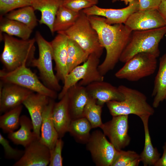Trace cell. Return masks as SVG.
I'll list each match as a JSON object with an SVG mask.
<instances>
[{"mask_svg":"<svg viewBox=\"0 0 166 166\" xmlns=\"http://www.w3.org/2000/svg\"><path fill=\"white\" fill-rule=\"evenodd\" d=\"M35 10L32 6H26L10 12L5 18L22 22L33 30L37 25Z\"/></svg>","mask_w":166,"mask_h":166,"instance_id":"f546056e","label":"cell"},{"mask_svg":"<svg viewBox=\"0 0 166 166\" xmlns=\"http://www.w3.org/2000/svg\"><path fill=\"white\" fill-rule=\"evenodd\" d=\"M67 93L72 120L82 117L84 109L89 97L85 86L78 83L70 87Z\"/></svg>","mask_w":166,"mask_h":166,"instance_id":"ffe728a7","label":"cell"},{"mask_svg":"<svg viewBox=\"0 0 166 166\" xmlns=\"http://www.w3.org/2000/svg\"><path fill=\"white\" fill-rule=\"evenodd\" d=\"M23 106H18L5 113L0 117V128L5 133L15 131L20 126V115Z\"/></svg>","mask_w":166,"mask_h":166,"instance_id":"4dcf8cb0","label":"cell"},{"mask_svg":"<svg viewBox=\"0 0 166 166\" xmlns=\"http://www.w3.org/2000/svg\"><path fill=\"white\" fill-rule=\"evenodd\" d=\"M50 99L47 96L34 92L22 104L29 112L33 126V131L38 139L40 138L42 115Z\"/></svg>","mask_w":166,"mask_h":166,"instance_id":"e0dca14e","label":"cell"},{"mask_svg":"<svg viewBox=\"0 0 166 166\" xmlns=\"http://www.w3.org/2000/svg\"><path fill=\"white\" fill-rule=\"evenodd\" d=\"M61 32L76 42L89 55L94 54L100 58L103 54L104 48L100 43L97 32L92 26L88 16L82 10L75 24Z\"/></svg>","mask_w":166,"mask_h":166,"instance_id":"5b68a950","label":"cell"},{"mask_svg":"<svg viewBox=\"0 0 166 166\" xmlns=\"http://www.w3.org/2000/svg\"><path fill=\"white\" fill-rule=\"evenodd\" d=\"M118 88L124 99L121 101H110L106 103L113 117L133 114L140 118L154 113V109L147 102V97L143 93L124 85H120Z\"/></svg>","mask_w":166,"mask_h":166,"instance_id":"277c9868","label":"cell"},{"mask_svg":"<svg viewBox=\"0 0 166 166\" xmlns=\"http://www.w3.org/2000/svg\"><path fill=\"white\" fill-rule=\"evenodd\" d=\"M33 0H0V17L17 9L32 6Z\"/></svg>","mask_w":166,"mask_h":166,"instance_id":"836d02e7","label":"cell"},{"mask_svg":"<svg viewBox=\"0 0 166 166\" xmlns=\"http://www.w3.org/2000/svg\"><path fill=\"white\" fill-rule=\"evenodd\" d=\"M134 0H120L121 1H123L124 2L126 5H127L130 2H133Z\"/></svg>","mask_w":166,"mask_h":166,"instance_id":"60d3db41","label":"cell"},{"mask_svg":"<svg viewBox=\"0 0 166 166\" xmlns=\"http://www.w3.org/2000/svg\"><path fill=\"white\" fill-rule=\"evenodd\" d=\"M0 112L5 113L23 104L34 92L17 85L0 81Z\"/></svg>","mask_w":166,"mask_h":166,"instance_id":"5bb4252c","label":"cell"},{"mask_svg":"<svg viewBox=\"0 0 166 166\" xmlns=\"http://www.w3.org/2000/svg\"><path fill=\"white\" fill-rule=\"evenodd\" d=\"M166 34V26L145 30L132 31L119 61L125 63L140 53H150L156 58L160 54L159 44Z\"/></svg>","mask_w":166,"mask_h":166,"instance_id":"3957f363","label":"cell"},{"mask_svg":"<svg viewBox=\"0 0 166 166\" xmlns=\"http://www.w3.org/2000/svg\"><path fill=\"white\" fill-rule=\"evenodd\" d=\"M63 0H33L32 6L35 10L41 13L39 21L41 24L46 25L53 34V27L56 14L62 5Z\"/></svg>","mask_w":166,"mask_h":166,"instance_id":"7402d4cb","label":"cell"},{"mask_svg":"<svg viewBox=\"0 0 166 166\" xmlns=\"http://www.w3.org/2000/svg\"><path fill=\"white\" fill-rule=\"evenodd\" d=\"M20 126L18 130L8 133V138L14 144L25 148L38 139L33 131V126L31 119L27 116L22 115L20 117Z\"/></svg>","mask_w":166,"mask_h":166,"instance_id":"603a6c76","label":"cell"},{"mask_svg":"<svg viewBox=\"0 0 166 166\" xmlns=\"http://www.w3.org/2000/svg\"><path fill=\"white\" fill-rule=\"evenodd\" d=\"M88 17L92 26L97 32L100 44L106 50L105 58L98 67L100 73L104 76L113 69L119 61L132 31L123 23L107 24L104 17L95 15Z\"/></svg>","mask_w":166,"mask_h":166,"instance_id":"6da1fadb","label":"cell"},{"mask_svg":"<svg viewBox=\"0 0 166 166\" xmlns=\"http://www.w3.org/2000/svg\"><path fill=\"white\" fill-rule=\"evenodd\" d=\"M162 0H138L139 10L158 9Z\"/></svg>","mask_w":166,"mask_h":166,"instance_id":"74e56055","label":"cell"},{"mask_svg":"<svg viewBox=\"0 0 166 166\" xmlns=\"http://www.w3.org/2000/svg\"><path fill=\"white\" fill-rule=\"evenodd\" d=\"M0 144L2 146L5 157L9 159L18 160L22 156L24 151L14 148L9 141L0 133Z\"/></svg>","mask_w":166,"mask_h":166,"instance_id":"8d00e7d4","label":"cell"},{"mask_svg":"<svg viewBox=\"0 0 166 166\" xmlns=\"http://www.w3.org/2000/svg\"><path fill=\"white\" fill-rule=\"evenodd\" d=\"M64 142L61 138L57 140L55 145L50 150L49 166H62L63 165V158L61 152Z\"/></svg>","mask_w":166,"mask_h":166,"instance_id":"d590c367","label":"cell"},{"mask_svg":"<svg viewBox=\"0 0 166 166\" xmlns=\"http://www.w3.org/2000/svg\"><path fill=\"white\" fill-rule=\"evenodd\" d=\"M57 33V34L50 42L53 60L55 63L56 75L58 80L63 83L68 74L67 63L69 38L62 32Z\"/></svg>","mask_w":166,"mask_h":166,"instance_id":"2e32d148","label":"cell"},{"mask_svg":"<svg viewBox=\"0 0 166 166\" xmlns=\"http://www.w3.org/2000/svg\"><path fill=\"white\" fill-rule=\"evenodd\" d=\"M102 107L97 104L95 99L89 97L84 109L82 117L88 120L92 128H100L103 124L101 119Z\"/></svg>","mask_w":166,"mask_h":166,"instance_id":"1f68e13d","label":"cell"},{"mask_svg":"<svg viewBox=\"0 0 166 166\" xmlns=\"http://www.w3.org/2000/svg\"><path fill=\"white\" fill-rule=\"evenodd\" d=\"M141 160L140 155L133 151L117 150L111 166H138Z\"/></svg>","mask_w":166,"mask_h":166,"instance_id":"d6a6232c","label":"cell"},{"mask_svg":"<svg viewBox=\"0 0 166 166\" xmlns=\"http://www.w3.org/2000/svg\"><path fill=\"white\" fill-rule=\"evenodd\" d=\"M163 153L162 156L159 158L155 164V166H166V142L163 147Z\"/></svg>","mask_w":166,"mask_h":166,"instance_id":"f35d334b","label":"cell"},{"mask_svg":"<svg viewBox=\"0 0 166 166\" xmlns=\"http://www.w3.org/2000/svg\"><path fill=\"white\" fill-rule=\"evenodd\" d=\"M158 10L164 19L166 26V0H162Z\"/></svg>","mask_w":166,"mask_h":166,"instance_id":"ab89813d","label":"cell"},{"mask_svg":"<svg viewBox=\"0 0 166 166\" xmlns=\"http://www.w3.org/2000/svg\"><path fill=\"white\" fill-rule=\"evenodd\" d=\"M158 70L155 77L152 96L153 107H158L166 96V53L160 59Z\"/></svg>","mask_w":166,"mask_h":166,"instance_id":"cb8c5ba5","label":"cell"},{"mask_svg":"<svg viewBox=\"0 0 166 166\" xmlns=\"http://www.w3.org/2000/svg\"><path fill=\"white\" fill-rule=\"evenodd\" d=\"M157 58L145 52L135 55L125 63L115 74L118 78L136 81L153 74L157 67Z\"/></svg>","mask_w":166,"mask_h":166,"instance_id":"9c48e42d","label":"cell"},{"mask_svg":"<svg viewBox=\"0 0 166 166\" xmlns=\"http://www.w3.org/2000/svg\"><path fill=\"white\" fill-rule=\"evenodd\" d=\"M164 100H165V101H166V97H165V99H164Z\"/></svg>","mask_w":166,"mask_h":166,"instance_id":"7bdbcfd3","label":"cell"},{"mask_svg":"<svg viewBox=\"0 0 166 166\" xmlns=\"http://www.w3.org/2000/svg\"><path fill=\"white\" fill-rule=\"evenodd\" d=\"M35 38L38 47L39 56L33 60L30 66L38 69L41 79L46 86L57 92L60 91L61 87L53 70L50 42L45 39L38 31L35 33Z\"/></svg>","mask_w":166,"mask_h":166,"instance_id":"8992f818","label":"cell"},{"mask_svg":"<svg viewBox=\"0 0 166 166\" xmlns=\"http://www.w3.org/2000/svg\"><path fill=\"white\" fill-rule=\"evenodd\" d=\"M120 0H111L112 2L113 3H114L117 2L118 1Z\"/></svg>","mask_w":166,"mask_h":166,"instance_id":"b9f144b4","label":"cell"},{"mask_svg":"<svg viewBox=\"0 0 166 166\" xmlns=\"http://www.w3.org/2000/svg\"><path fill=\"white\" fill-rule=\"evenodd\" d=\"M124 24L132 31L165 26L164 21L158 9L139 10L132 14Z\"/></svg>","mask_w":166,"mask_h":166,"instance_id":"7c38bea8","label":"cell"},{"mask_svg":"<svg viewBox=\"0 0 166 166\" xmlns=\"http://www.w3.org/2000/svg\"><path fill=\"white\" fill-rule=\"evenodd\" d=\"M105 136L100 130H95L91 133L86 144V148L97 166H111L117 151Z\"/></svg>","mask_w":166,"mask_h":166,"instance_id":"30bf717a","label":"cell"},{"mask_svg":"<svg viewBox=\"0 0 166 166\" xmlns=\"http://www.w3.org/2000/svg\"><path fill=\"white\" fill-rule=\"evenodd\" d=\"M80 12H75L62 5L55 16L53 27V34L55 32L65 31L71 27L77 19Z\"/></svg>","mask_w":166,"mask_h":166,"instance_id":"4316f807","label":"cell"},{"mask_svg":"<svg viewBox=\"0 0 166 166\" xmlns=\"http://www.w3.org/2000/svg\"><path fill=\"white\" fill-rule=\"evenodd\" d=\"M89 55L76 42L69 38L67 63L68 74L85 62Z\"/></svg>","mask_w":166,"mask_h":166,"instance_id":"f1b7e54d","label":"cell"},{"mask_svg":"<svg viewBox=\"0 0 166 166\" xmlns=\"http://www.w3.org/2000/svg\"><path fill=\"white\" fill-rule=\"evenodd\" d=\"M22 157L14 166H47L50 160V149L37 139L27 147Z\"/></svg>","mask_w":166,"mask_h":166,"instance_id":"9a60e30c","label":"cell"},{"mask_svg":"<svg viewBox=\"0 0 166 166\" xmlns=\"http://www.w3.org/2000/svg\"><path fill=\"white\" fill-rule=\"evenodd\" d=\"M139 10V1L134 0L126 7L121 9L105 8L95 5L82 10L88 16L103 17L106 23L112 25L124 24L132 14Z\"/></svg>","mask_w":166,"mask_h":166,"instance_id":"4fadbf2b","label":"cell"},{"mask_svg":"<svg viewBox=\"0 0 166 166\" xmlns=\"http://www.w3.org/2000/svg\"><path fill=\"white\" fill-rule=\"evenodd\" d=\"M52 117L59 138L68 132L72 121L69 113L67 94L57 102H55L52 111Z\"/></svg>","mask_w":166,"mask_h":166,"instance_id":"44dd1931","label":"cell"},{"mask_svg":"<svg viewBox=\"0 0 166 166\" xmlns=\"http://www.w3.org/2000/svg\"><path fill=\"white\" fill-rule=\"evenodd\" d=\"M100 128L117 150H122L129 144L128 115L113 116L111 120L103 123Z\"/></svg>","mask_w":166,"mask_h":166,"instance_id":"8fae6325","label":"cell"},{"mask_svg":"<svg viewBox=\"0 0 166 166\" xmlns=\"http://www.w3.org/2000/svg\"><path fill=\"white\" fill-rule=\"evenodd\" d=\"M1 36V40L4 43L0 55L3 69L11 71L23 65L30 66L35 58V38L26 40L19 39L6 33Z\"/></svg>","mask_w":166,"mask_h":166,"instance_id":"7a4b0ae2","label":"cell"},{"mask_svg":"<svg viewBox=\"0 0 166 166\" xmlns=\"http://www.w3.org/2000/svg\"><path fill=\"white\" fill-rule=\"evenodd\" d=\"M92 128L91 124L85 117H82L72 120L68 132L77 142L86 144L90 136Z\"/></svg>","mask_w":166,"mask_h":166,"instance_id":"83f0119b","label":"cell"},{"mask_svg":"<svg viewBox=\"0 0 166 166\" xmlns=\"http://www.w3.org/2000/svg\"><path fill=\"white\" fill-rule=\"evenodd\" d=\"M99 59L95 55L90 54L82 65L77 66L67 74L61 90L58 94V99H61L69 89L78 81L80 85L86 86L93 82L103 81L104 77L98 69Z\"/></svg>","mask_w":166,"mask_h":166,"instance_id":"52a82bcc","label":"cell"},{"mask_svg":"<svg viewBox=\"0 0 166 166\" xmlns=\"http://www.w3.org/2000/svg\"><path fill=\"white\" fill-rule=\"evenodd\" d=\"M149 116L140 118L144 125L145 133V142L143 151L140 155L144 166L154 165L160 158L161 154L156 148H154L152 143L148 127Z\"/></svg>","mask_w":166,"mask_h":166,"instance_id":"d4e9b609","label":"cell"},{"mask_svg":"<svg viewBox=\"0 0 166 166\" xmlns=\"http://www.w3.org/2000/svg\"><path fill=\"white\" fill-rule=\"evenodd\" d=\"M0 33L2 32L10 36H14L21 39H29L33 30L19 22L0 17Z\"/></svg>","mask_w":166,"mask_h":166,"instance_id":"484cf974","label":"cell"},{"mask_svg":"<svg viewBox=\"0 0 166 166\" xmlns=\"http://www.w3.org/2000/svg\"><path fill=\"white\" fill-rule=\"evenodd\" d=\"M0 79L4 83L17 85L54 99L57 98V92L42 83L37 75L26 65L11 71L0 70Z\"/></svg>","mask_w":166,"mask_h":166,"instance_id":"ba28073f","label":"cell"},{"mask_svg":"<svg viewBox=\"0 0 166 166\" xmlns=\"http://www.w3.org/2000/svg\"><path fill=\"white\" fill-rule=\"evenodd\" d=\"M85 87L89 97L95 99L97 104L102 106L110 101L124 99L118 87L103 81L93 82Z\"/></svg>","mask_w":166,"mask_h":166,"instance_id":"ac0fdd59","label":"cell"},{"mask_svg":"<svg viewBox=\"0 0 166 166\" xmlns=\"http://www.w3.org/2000/svg\"><path fill=\"white\" fill-rule=\"evenodd\" d=\"M99 0H63L62 5L77 12L97 5Z\"/></svg>","mask_w":166,"mask_h":166,"instance_id":"e575fe53","label":"cell"},{"mask_svg":"<svg viewBox=\"0 0 166 166\" xmlns=\"http://www.w3.org/2000/svg\"><path fill=\"white\" fill-rule=\"evenodd\" d=\"M50 98L49 103L43 112L41 128L40 141L50 150L54 146L59 138L52 117V111L55 103Z\"/></svg>","mask_w":166,"mask_h":166,"instance_id":"d6986e66","label":"cell"}]
</instances>
